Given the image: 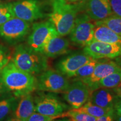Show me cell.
<instances>
[{
    "mask_svg": "<svg viewBox=\"0 0 121 121\" xmlns=\"http://www.w3.org/2000/svg\"><path fill=\"white\" fill-rule=\"evenodd\" d=\"M65 117H66L65 112L63 113L62 114L58 115V116H46V115L40 114V113L35 112L28 118L26 121H52L56 119L59 118Z\"/></svg>",
    "mask_w": 121,
    "mask_h": 121,
    "instance_id": "484cf974",
    "label": "cell"
},
{
    "mask_svg": "<svg viewBox=\"0 0 121 121\" xmlns=\"http://www.w3.org/2000/svg\"><path fill=\"white\" fill-rule=\"evenodd\" d=\"M121 82V67L113 73L109 74L98 82L96 89L100 87L114 89Z\"/></svg>",
    "mask_w": 121,
    "mask_h": 121,
    "instance_id": "ffe728a7",
    "label": "cell"
},
{
    "mask_svg": "<svg viewBox=\"0 0 121 121\" xmlns=\"http://www.w3.org/2000/svg\"><path fill=\"white\" fill-rule=\"evenodd\" d=\"M12 94L10 93L8 89L7 88L3 82L2 78H1V76H0V99H2L4 97L9 96Z\"/></svg>",
    "mask_w": 121,
    "mask_h": 121,
    "instance_id": "f1b7e54d",
    "label": "cell"
},
{
    "mask_svg": "<svg viewBox=\"0 0 121 121\" xmlns=\"http://www.w3.org/2000/svg\"><path fill=\"white\" fill-rule=\"evenodd\" d=\"M51 6L52 11L48 14L49 20L60 35L64 37L69 35L80 13L78 4H72L66 0H52Z\"/></svg>",
    "mask_w": 121,
    "mask_h": 121,
    "instance_id": "7a4b0ae2",
    "label": "cell"
},
{
    "mask_svg": "<svg viewBox=\"0 0 121 121\" xmlns=\"http://www.w3.org/2000/svg\"><path fill=\"white\" fill-rule=\"evenodd\" d=\"M12 58L10 50L0 44V72Z\"/></svg>",
    "mask_w": 121,
    "mask_h": 121,
    "instance_id": "4316f807",
    "label": "cell"
},
{
    "mask_svg": "<svg viewBox=\"0 0 121 121\" xmlns=\"http://www.w3.org/2000/svg\"><path fill=\"white\" fill-rule=\"evenodd\" d=\"M95 25H102L108 27L121 37V17L113 14L102 20L95 22Z\"/></svg>",
    "mask_w": 121,
    "mask_h": 121,
    "instance_id": "7402d4cb",
    "label": "cell"
},
{
    "mask_svg": "<svg viewBox=\"0 0 121 121\" xmlns=\"http://www.w3.org/2000/svg\"><path fill=\"white\" fill-rule=\"evenodd\" d=\"M66 117H69L71 121H96L97 118L90 116L87 113L76 111L72 109L65 112Z\"/></svg>",
    "mask_w": 121,
    "mask_h": 121,
    "instance_id": "cb8c5ba5",
    "label": "cell"
},
{
    "mask_svg": "<svg viewBox=\"0 0 121 121\" xmlns=\"http://www.w3.org/2000/svg\"><path fill=\"white\" fill-rule=\"evenodd\" d=\"M4 84L10 93L18 98L37 90V78L20 69L10 60L0 72Z\"/></svg>",
    "mask_w": 121,
    "mask_h": 121,
    "instance_id": "6da1fadb",
    "label": "cell"
},
{
    "mask_svg": "<svg viewBox=\"0 0 121 121\" xmlns=\"http://www.w3.org/2000/svg\"><path fill=\"white\" fill-rule=\"evenodd\" d=\"M67 77L57 69H47L37 78V90L54 93H63L69 87Z\"/></svg>",
    "mask_w": 121,
    "mask_h": 121,
    "instance_id": "5b68a950",
    "label": "cell"
},
{
    "mask_svg": "<svg viewBox=\"0 0 121 121\" xmlns=\"http://www.w3.org/2000/svg\"><path fill=\"white\" fill-rule=\"evenodd\" d=\"M15 17L30 22L44 16L38 0H21L11 3Z\"/></svg>",
    "mask_w": 121,
    "mask_h": 121,
    "instance_id": "30bf717a",
    "label": "cell"
},
{
    "mask_svg": "<svg viewBox=\"0 0 121 121\" xmlns=\"http://www.w3.org/2000/svg\"><path fill=\"white\" fill-rule=\"evenodd\" d=\"M35 112L46 116H58L69 108V106L52 93H39L34 97Z\"/></svg>",
    "mask_w": 121,
    "mask_h": 121,
    "instance_id": "52a82bcc",
    "label": "cell"
},
{
    "mask_svg": "<svg viewBox=\"0 0 121 121\" xmlns=\"http://www.w3.org/2000/svg\"><path fill=\"white\" fill-rule=\"evenodd\" d=\"M18 98L13 94L0 99V121H2L12 112L15 110L17 105Z\"/></svg>",
    "mask_w": 121,
    "mask_h": 121,
    "instance_id": "d6986e66",
    "label": "cell"
},
{
    "mask_svg": "<svg viewBox=\"0 0 121 121\" xmlns=\"http://www.w3.org/2000/svg\"><path fill=\"white\" fill-rule=\"evenodd\" d=\"M121 66L113 60H107L98 62L95 66L93 73L86 78L82 80L93 91L96 89L98 82L103 78L120 69Z\"/></svg>",
    "mask_w": 121,
    "mask_h": 121,
    "instance_id": "5bb4252c",
    "label": "cell"
},
{
    "mask_svg": "<svg viewBox=\"0 0 121 121\" xmlns=\"http://www.w3.org/2000/svg\"><path fill=\"white\" fill-rule=\"evenodd\" d=\"M91 92L85 83L75 79L63 93V98L72 109H78L88 102Z\"/></svg>",
    "mask_w": 121,
    "mask_h": 121,
    "instance_id": "ba28073f",
    "label": "cell"
},
{
    "mask_svg": "<svg viewBox=\"0 0 121 121\" xmlns=\"http://www.w3.org/2000/svg\"><path fill=\"white\" fill-rule=\"evenodd\" d=\"M83 52L95 60L115 58L121 57V44L93 40L84 47Z\"/></svg>",
    "mask_w": 121,
    "mask_h": 121,
    "instance_id": "8fae6325",
    "label": "cell"
},
{
    "mask_svg": "<svg viewBox=\"0 0 121 121\" xmlns=\"http://www.w3.org/2000/svg\"><path fill=\"white\" fill-rule=\"evenodd\" d=\"M69 42L57 31L51 35L44 46L42 53L47 57L55 58L66 53L69 51Z\"/></svg>",
    "mask_w": 121,
    "mask_h": 121,
    "instance_id": "9a60e30c",
    "label": "cell"
},
{
    "mask_svg": "<svg viewBox=\"0 0 121 121\" xmlns=\"http://www.w3.org/2000/svg\"><path fill=\"white\" fill-rule=\"evenodd\" d=\"M93 40L107 43L121 44V37L104 25H95Z\"/></svg>",
    "mask_w": 121,
    "mask_h": 121,
    "instance_id": "ac0fdd59",
    "label": "cell"
},
{
    "mask_svg": "<svg viewBox=\"0 0 121 121\" xmlns=\"http://www.w3.org/2000/svg\"><path fill=\"white\" fill-rule=\"evenodd\" d=\"M78 4L80 13L86 14L92 20H102L113 14L109 0H80Z\"/></svg>",
    "mask_w": 121,
    "mask_h": 121,
    "instance_id": "7c38bea8",
    "label": "cell"
},
{
    "mask_svg": "<svg viewBox=\"0 0 121 121\" xmlns=\"http://www.w3.org/2000/svg\"><path fill=\"white\" fill-rule=\"evenodd\" d=\"M91 59L84 52L74 53L59 60L56 65V69L67 78H73L78 69Z\"/></svg>",
    "mask_w": 121,
    "mask_h": 121,
    "instance_id": "4fadbf2b",
    "label": "cell"
},
{
    "mask_svg": "<svg viewBox=\"0 0 121 121\" xmlns=\"http://www.w3.org/2000/svg\"><path fill=\"white\" fill-rule=\"evenodd\" d=\"M71 121L70 119H60V120H57V121Z\"/></svg>",
    "mask_w": 121,
    "mask_h": 121,
    "instance_id": "e575fe53",
    "label": "cell"
},
{
    "mask_svg": "<svg viewBox=\"0 0 121 121\" xmlns=\"http://www.w3.org/2000/svg\"><path fill=\"white\" fill-rule=\"evenodd\" d=\"M98 62L99 60L92 58L78 69V71L75 72L73 78H75V79L81 80L87 78L93 73L95 66L97 65Z\"/></svg>",
    "mask_w": 121,
    "mask_h": 121,
    "instance_id": "603a6c76",
    "label": "cell"
},
{
    "mask_svg": "<svg viewBox=\"0 0 121 121\" xmlns=\"http://www.w3.org/2000/svg\"><path fill=\"white\" fill-rule=\"evenodd\" d=\"M114 113L117 116H121V98L118 97L115 101L114 107H113Z\"/></svg>",
    "mask_w": 121,
    "mask_h": 121,
    "instance_id": "4dcf8cb0",
    "label": "cell"
},
{
    "mask_svg": "<svg viewBox=\"0 0 121 121\" xmlns=\"http://www.w3.org/2000/svg\"><path fill=\"white\" fill-rule=\"evenodd\" d=\"M114 109L110 110L107 114L98 118L96 121H113L114 120Z\"/></svg>",
    "mask_w": 121,
    "mask_h": 121,
    "instance_id": "f546056e",
    "label": "cell"
},
{
    "mask_svg": "<svg viewBox=\"0 0 121 121\" xmlns=\"http://www.w3.org/2000/svg\"><path fill=\"white\" fill-rule=\"evenodd\" d=\"M113 91L117 95L118 97L121 98V82L119 83L118 85L113 89Z\"/></svg>",
    "mask_w": 121,
    "mask_h": 121,
    "instance_id": "1f68e13d",
    "label": "cell"
},
{
    "mask_svg": "<svg viewBox=\"0 0 121 121\" xmlns=\"http://www.w3.org/2000/svg\"><path fill=\"white\" fill-rule=\"evenodd\" d=\"M30 29V22L13 16L0 26V38L10 44L23 40Z\"/></svg>",
    "mask_w": 121,
    "mask_h": 121,
    "instance_id": "8992f818",
    "label": "cell"
},
{
    "mask_svg": "<svg viewBox=\"0 0 121 121\" xmlns=\"http://www.w3.org/2000/svg\"><path fill=\"white\" fill-rule=\"evenodd\" d=\"M95 23L86 15L78 13L75 24L69 33V39L72 43L84 47L93 40Z\"/></svg>",
    "mask_w": 121,
    "mask_h": 121,
    "instance_id": "277c9868",
    "label": "cell"
},
{
    "mask_svg": "<svg viewBox=\"0 0 121 121\" xmlns=\"http://www.w3.org/2000/svg\"><path fill=\"white\" fill-rule=\"evenodd\" d=\"M117 98V95L110 89L100 87L92 91L89 101L103 108L112 109Z\"/></svg>",
    "mask_w": 121,
    "mask_h": 121,
    "instance_id": "2e32d148",
    "label": "cell"
},
{
    "mask_svg": "<svg viewBox=\"0 0 121 121\" xmlns=\"http://www.w3.org/2000/svg\"><path fill=\"white\" fill-rule=\"evenodd\" d=\"M13 16L11 3L0 2V26Z\"/></svg>",
    "mask_w": 121,
    "mask_h": 121,
    "instance_id": "d4e9b609",
    "label": "cell"
},
{
    "mask_svg": "<svg viewBox=\"0 0 121 121\" xmlns=\"http://www.w3.org/2000/svg\"><path fill=\"white\" fill-rule=\"evenodd\" d=\"M66 1L69 3H75V2H78V1H80V0H66Z\"/></svg>",
    "mask_w": 121,
    "mask_h": 121,
    "instance_id": "836d02e7",
    "label": "cell"
},
{
    "mask_svg": "<svg viewBox=\"0 0 121 121\" xmlns=\"http://www.w3.org/2000/svg\"><path fill=\"white\" fill-rule=\"evenodd\" d=\"M0 1H1V0H0Z\"/></svg>",
    "mask_w": 121,
    "mask_h": 121,
    "instance_id": "8d00e7d4",
    "label": "cell"
},
{
    "mask_svg": "<svg viewBox=\"0 0 121 121\" xmlns=\"http://www.w3.org/2000/svg\"><path fill=\"white\" fill-rule=\"evenodd\" d=\"M116 121H121V116H117V119H116Z\"/></svg>",
    "mask_w": 121,
    "mask_h": 121,
    "instance_id": "d590c367",
    "label": "cell"
},
{
    "mask_svg": "<svg viewBox=\"0 0 121 121\" xmlns=\"http://www.w3.org/2000/svg\"><path fill=\"white\" fill-rule=\"evenodd\" d=\"M12 58L18 68L33 75H39L48 67L47 57L42 53L34 51L28 45H17Z\"/></svg>",
    "mask_w": 121,
    "mask_h": 121,
    "instance_id": "3957f363",
    "label": "cell"
},
{
    "mask_svg": "<svg viewBox=\"0 0 121 121\" xmlns=\"http://www.w3.org/2000/svg\"><path fill=\"white\" fill-rule=\"evenodd\" d=\"M14 110V117L22 121H26L28 118L35 112L34 97L31 94H28L20 98Z\"/></svg>",
    "mask_w": 121,
    "mask_h": 121,
    "instance_id": "e0dca14e",
    "label": "cell"
},
{
    "mask_svg": "<svg viewBox=\"0 0 121 121\" xmlns=\"http://www.w3.org/2000/svg\"><path fill=\"white\" fill-rule=\"evenodd\" d=\"M113 14L121 17V0H109Z\"/></svg>",
    "mask_w": 121,
    "mask_h": 121,
    "instance_id": "83f0119b",
    "label": "cell"
},
{
    "mask_svg": "<svg viewBox=\"0 0 121 121\" xmlns=\"http://www.w3.org/2000/svg\"><path fill=\"white\" fill-rule=\"evenodd\" d=\"M6 121H22L20 120V119L17 118H16L15 117H11V118H10L8 119Z\"/></svg>",
    "mask_w": 121,
    "mask_h": 121,
    "instance_id": "d6a6232c",
    "label": "cell"
},
{
    "mask_svg": "<svg viewBox=\"0 0 121 121\" xmlns=\"http://www.w3.org/2000/svg\"><path fill=\"white\" fill-rule=\"evenodd\" d=\"M73 109L76 110V111L87 113V114L97 118L106 114L110 110H112L103 108L102 107H100L99 106L93 104L89 101H88L84 105H83L82 107H80L79 108Z\"/></svg>",
    "mask_w": 121,
    "mask_h": 121,
    "instance_id": "44dd1931",
    "label": "cell"
},
{
    "mask_svg": "<svg viewBox=\"0 0 121 121\" xmlns=\"http://www.w3.org/2000/svg\"><path fill=\"white\" fill-rule=\"evenodd\" d=\"M53 24L48 21L35 23L28 38V45L36 52L42 53L45 43L51 35L56 32Z\"/></svg>",
    "mask_w": 121,
    "mask_h": 121,
    "instance_id": "9c48e42d",
    "label": "cell"
}]
</instances>
